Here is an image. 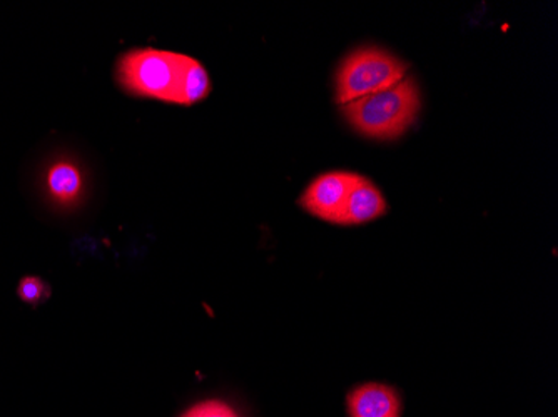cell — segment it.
<instances>
[{
	"instance_id": "1",
	"label": "cell",
	"mask_w": 558,
	"mask_h": 417,
	"mask_svg": "<svg viewBox=\"0 0 558 417\" xmlns=\"http://www.w3.org/2000/svg\"><path fill=\"white\" fill-rule=\"evenodd\" d=\"M114 77L128 96L175 106H194L211 94L205 65L190 56L137 47L116 62Z\"/></svg>"
},
{
	"instance_id": "2",
	"label": "cell",
	"mask_w": 558,
	"mask_h": 417,
	"mask_svg": "<svg viewBox=\"0 0 558 417\" xmlns=\"http://www.w3.org/2000/svg\"><path fill=\"white\" fill-rule=\"evenodd\" d=\"M422 97L412 77H404L390 89L372 94L343 106L351 127L362 136L376 140H393L403 136L418 118Z\"/></svg>"
},
{
	"instance_id": "3",
	"label": "cell",
	"mask_w": 558,
	"mask_h": 417,
	"mask_svg": "<svg viewBox=\"0 0 558 417\" xmlns=\"http://www.w3.org/2000/svg\"><path fill=\"white\" fill-rule=\"evenodd\" d=\"M407 77V65L379 47L356 49L341 62L337 74L340 106L390 89Z\"/></svg>"
},
{
	"instance_id": "4",
	"label": "cell",
	"mask_w": 558,
	"mask_h": 417,
	"mask_svg": "<svg viewBox=\"0 0 558 417\" xmlns=\"http://www.w3.org/2000/svg\"><path fill=\"white\" fill-rule=\"evenodd\" d=\"M356 179L359 174L347 171L318 175L301 194L300 206L322 221L340 224L348 196Z\"/></svg>"
},
{
	"instance_id": "5",
	"label": "cell",
	"mask_w": 558,
	"mask_h": 417,
	"mask_svg": "<svg viewBox=\"0 0 558 417\" xmlns=\"http://www.w3.org/2000/svg\"><path fill=\"white\" fill-rule=\"evenodd\" d=\"M44 197L59 211H72L83 204L87 179L83 165L69 156H58L44 165L40 177Z\"/></svg>"
},
{
	"instance_id": "6",
	"label": "cell",
	"mask_w": 558,
	"mask_h": 417,
	"mask_svg": "<svg viewBox=\"0 0 558 417\" xmlns=\"http://www.w3.org/2000/svg\"><path fill=\"white\" fill-rule=\"evenodd\" d=\"M348 414L350 417H400V396L390 385L368 382L351 391Z\"/></svg>"
},
{
	"instance_id": "7",
	"label": "cell",
	"mask_w": 558,
	"mask_h": 417,
	"mask_svg": "<svg viewBox=\"0 0 558 417\" xmlns=\"http://www.w3.org/2000/svg\"><path fill=\"white\" fill-rule=\"evenodd\" d=\"M387 211L388 204L381 191L369 179L359 175L353 187H351L340 224H365V222L381 218V216L387 214Z\"/></svg>"
},
{
	"instance_id": "8",
	"label": "cell",
	"mask_w": 558,
	"mask_h": 417,
	"mask_svg": "<svg viewBox=\"0 0 558 417\" xmlns=\"http://www.w3.org/2000/svg\"><path fill=\"white\" fill-rule=\"evenodd\" d=\"M17 296L21 297L22 303L37 306V304L49 299L50 287L47 282H44L40 278H36V275H25V278H22L21 282H19Z\"/></svg>"
},
{
	"instance_id": "9",
	"label": "cell",
	"mask_w": 558,
	"mask_h": 417,
	"mask_svg": "<svg viewBox=\"0 0 558 417\" xmlns=\"http://www.w3.org/2000/svg\"><path fill=\"white\" fill-rule=\"evenodd\" d=\"M181 417H240L230 404L222 401L211 400L194 404Z\"/></svg>"
}]
</instances>
